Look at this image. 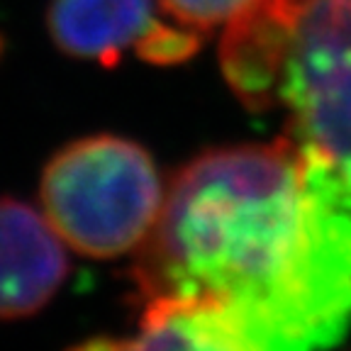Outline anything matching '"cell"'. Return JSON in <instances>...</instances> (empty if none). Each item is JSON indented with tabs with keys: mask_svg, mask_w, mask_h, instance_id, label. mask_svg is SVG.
Masks as SVG:
<instances>
[{
	"mask_svg": "<svg viewBox=\"0 0 351 351\" xmlns=\"http://www.w3.org/2000/svg\"><path fill=\"white\" fill-rule=\"evenodd\" d=\"M130 349L302 351L351 324V171L283 132L213 149L169 183L130 269Z\"/></svg>",
	"mask_w": 351,
	"mask_h": 351,
	"instance_id": "6da1fadb",
	"label": "cell"
},
{
	"mask_svg": "<svg viewBox=\"0 0 351 351\" xmlns=\"http://www.w3.org/2000/svg\"><path fill=\"white\" fill-rule=\"evenodd\" d=\"M166 188L147 149L122 137H86L47 164L42 210L73 252L115 258L144 244L159 219Z\"/></svg>",
	"mask_w": 351,
	"mask_h": 351,
	"instance_id": "7a4b0ae2",
	"label": "cell"
},
{
	"mask_svg": "<svg viewBox=\"0 0 351 351\" xmlns=\"http://www.w3.org/2000/svg\"><path fill=\"white\" fill-rule=\"evenodd\" d=\"M269 110L351 171V0H269Z\"/></svg>",
	"mask_w": 351,
	"mask_h": 351,
	"instance_id": "3957f363",
	"label": "cell"
},
{
	"mask_svg": "<svg viewBox=\"0 0 351 351\" xmlns=\"http://www.w3.org/2000/svg\"><path fill=\"white\" fill-rule=\"evenodd\" d=\"M69 274L66 244L47 215L0 197V319L34 315Z\"/></svg>",
	"mask_w": 351,
	"mask_h": 351,
	"instance_id": "277c9868",
	"label": "cell"
},
{
	"mask_svg": "<svg viewBox=\"0 0 351 351\" xmlns=\"http://www.w3.org/2000/svg\"><path fill=\"white\" fill-rule=\"evenodd\" d=\"M49 34L64 54L112 66L152 25V0H51Z\"/></svg>",
	"mask_w": 351,
	"mask_h": 351,
	"instance_id": "5b68a950",
	"label": "cell"
},
{
	"mask_svg": "<svg viewBox=\"0 0 351 351\" xmlns=\"http://www.w3.org/2000/svg\"><path fill=\"white\" fill-rule=\"evenodd\" d=\"M200 34L195 32V27H169L161 22H152L149 29L142 37L134 42L137 56L149 64L159 66H173L183 64V61L193 59L195 51L200 49Z\"/></svg>",
	"mask_w": 351,
	"mask_h": 351,
	"instance_id": "8992f818",
	"label": "cell"
},
{
	"mask_svg": "<svg viewBox=\"0 0 351 351\" xmlns=\"http://www.w3.org/2000/svg\"><path fill=\"white\" fill-rule=\"evenodd\" d=\"M247 3L249 0H159V5L171 17H176L186 27L200 29V32H208V29L227 22Z\"/></svg>",
	"mask_w": 351,
	"mask_h": 351,
	"instance_id": "52a82bcc",
	"label": "cell"
}]
</instances>
